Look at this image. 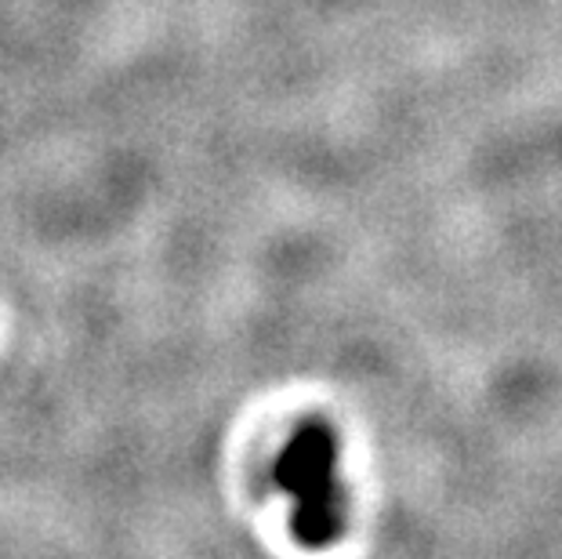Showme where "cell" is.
Masks as SVG:
<instances>
[{
	"label": "cell",
	"instance_id": "cell-1",
	"mask_svg": "<svg viewBox=\"0 0 562 559\" xmlns=\"http://www.w3.org/2000/svg\"><path fill=\"white\" fill-rule=\"evenodd\" d=\"M330 466H334V444L323 429H302L286 455L280 461V480L283 487L302 494V513H297V534L305 541H327L334 534V483H330Z\"/></svg>",
	"mask_w": 562,
	"mask_h": 559
}]
</instances>
